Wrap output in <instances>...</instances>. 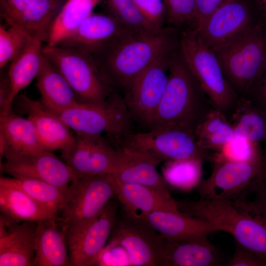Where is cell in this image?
I'll return each instance as SVG.
<instances>
[{"label": "cell", "instance_id": "obj_25", "mask_svg": "<svg viewBox=\"0 0 266 266\" xmlns=\"http://www.w3.org/2000/svg\"><path fill=\"white\" fill-rule=\"evenodd\" d=\"M115 196L128 216L142 219L155 211L179 212L177 201L165 197L150 187L115 180Z\"/></svg>", "mask_w": 266, "mask_h": 266}, {"label": "cell", "instance_id": "obj_16", "mask_svg": "<svg viewBox=\"0 0 266 266\" xmlns=\"http://www.w3.org/2000/svg\"><path fill=\"white\" fill-rule=\"evenodd\" d=\"M0 170L12 177L39 179L64 188L77 174L52 151L47 150L5 159L0 163Z\"/></svg>", "mask_w": 266, "mask_h": 266}, {"label": "cell", "instance_id": "obj_35", "mask_svg": "<svg viewBox=\"0 0 266 266\" xmlns=\"http://www.w3.org/2000/svg\"><path fill=\"white\" fill-rule=\"evenodd\" d=\"M2 19L0 26V67L2 69L16 58L33 38L23 28L9 20Z\"/></svg>", "mask_w": 266, "mask_h": 266}, {"label": "cell", "instance_id": "obj_21", "mask_svg": "<svg viewBox=\"0 0 266 266\" xmlns=\"http://www.w3.org/2000/svg\"><path fill=\"white\" fill-rule=\"evenodd\" d=\"M36 223L33 266H71L67 238V226L59 217Z\"/></svg>", "mask_w": 266, "mask_h": 266}, {"label": "cell", "instance_id": "obj_6", "mask_svg": "<svg viewBox=\"0 0 266 266\" xmlns=\"http://www.w3.org/2000/svg\"><path fill=\"white\" fill-rule=\"evenodd\" d=\"M42 53L65 78L79 102H102L115 91L102 78L89 51L72 46L45 45Z\"/></svg>", "mask_w": 266, "mask_h": 266}, {"label": "cell", "instance_id": "obj_3", "mask_svg": "<svg viewBox=\"0 0 266 266\" xmlns=\"http://www.w3.org/2000/svg\"><path fill=\"white\" fill-rule=\"evenodd\" d=\"M214 52L233 89L245 92L266 70V30L263 24H254Z\"/></svg>", "mask_w": 266, "mask_h": 266}, {"label": "cell", "instance_id": "obj_36", "mask_svg": "<svg viewBox=\"0 0 266 266\" xmlns=\"http://www.w3.org/2000/svg\"><path fill=\"white\" fill-rule=\"evenodd\" d=\"M264 156L259 144L244 136L235 135L218 152L212 155L211 162H247L259 160Z\"/></svg>", "mask_w": 266, "mask_h": 266}, {"label": "cell", "instance_id": "obj_43", "mask_svg": "<svg viewBox=\"0 0 266 266\" xmlns=\"http://www.w3.org/2000/svg\"><path fill=\"white\" fill-rule=\"evenodd\" d=\"M255 194L256 198L253 202L266 219V178Z\"/></svg>", "mask_w": 266, "mask_h": 266}, {"label": "cell", "instance_id": "obj_23", "mask_svg": "<svg viewBox=\"0 0 266 266\" xmlns=\"http://www.w3.org/2000/svg\"><path fill=\"white\" fill-rule=\"evenodd\" d=\"M208 236L192 241L164 238L159 257L162 266H213L220 263L216 248Z\"/></svg>", "mask_w": 266, "mask_h": 266}, {"label": "cell", "instance_id": "obj_18", "mask_svg": "<svg viewBox=\"0 0 266 266\" xmlns=\"http://www.w3.org/2000/svg\"><path fill=\"white\" fill-rule=\"evenodd\" d=\"M36 222L17 223L0 215V266H33Z\"/></svg>", "mask_w": 266, "mask_h": 266}, {"label": "cell", "instance_id": "obj_7", "mask_svg": "<svg viewBox=\"0 0 266 266\" xmlns=\"http://www.w3.org/2000/svg\"><path fill=\"white\" fill-rule=\"evenodd\" d=\"M56 115L75 133H105L111 140L132 132L133 120L123 96L117 91L103 102H78Z\"/></svg>", "mask_w": 266, "mask_h": 266}, {"label": "cell", "instance_id": "obj_27", "mask_svg": "<svg viewBox=\"0 0 266 266\" xmlns=\"http://www.w3.org/2000/svg\"><path fill=\"white\" fill-rule=\"evenodd\" d=\"M0 215L17 223L38 222L56 216L18 188L0 183Z\"/></svg>", "mask_w": 266, "mask_h": 266}, {"label": "cell", "instance_id": "obj_14", "mask_svg": "<svg viewBox=\"0 0 266 266\" xmlns=\"http://www.w3.org/2000/svg\"><path fill=\"white\" fill-rule=\"evenodd\" d=\"M110 240L126 251L131 266H159L164 237L144 220L126 214L115 222Z\"/></svg>", "mask_w": 266, "mask_h": 266}, {"label": "cell", "instance_id": "obj_4", "mask_svg": "<svg viewBox=\"0 0 266 266\" xmlns=\"http://www.w3.org/2000/svg\"><path fill=\"white\" fill-rule=\"evenodd\" d=\"M111 142L116 148L146 154L160 162L190 158L211 161L212 158L198 147L192 125L186 122L167 124L144 133L131 132Z\"/></svg>", "mask_w": 266, "mask_h": 266}, {"label": "cell", "instance_id": "obj_41", "mask_svg": "<svg viewBox=\"0 0 266 266\" xmlns=\"http://www.w3.org/2000/svg\"><path fill=\"white\" fill-rule=\"evenodd\" d=\"M228 0H196L195 13L191 27L196 29L203 21Z\"/></svg>", "mask_w": 266, "mask_h": 266}, {"label": "cell", "instance_id": "obj_32", "mask_svg": "<svg viewBox=\"0 0 266 266\" xmlns=\"http://www.w3.org/2000/svg\"><path fill=\"white\" fill-rule=\"evenodd\" d=\"M231 123L235 135L260 144L266 141V111L246 99L238 100Z\"/></svg>", "mask_w": 266, "mask_h": 266}, {"label": "cell", "instance_id": "obj_17", "mask_svg": "<svg viewBox=\"0 0 266 266\" xmlns=\"http://www.w3.org/2000/svg\"><path fill=\"white\" fill-rule=\"evenodd\" d=\"M13 103L33 122L45 150L62 151L73 141L74 134L69 127L58 115L48 110L40 100L19 94Z\"/></svg>", "mask_w": 266, "mask_h": 266}, {"label": "cell", "instance_id": "obj_34", "mask_svg": "<svg viewBox=\"0 0 266 266\" xmlns=\"http://www.w3.org/2000/svg\"><path fill=\"white\" fill-rule=\"evenodd\" d=\"M106 12L129 32L148 34L160 29L154 27L144 17L133 0H104Z\"/></svg>", "mask_w": 266, "mask_h": 266}, {"label": "cell", "instance_id": "obj_42", "mask_svg": "<svg viewBox=\"0 0 266 266\" xmlns=\"http://www.w3.org/2000/svg\"><path fill=\"white\" fill-rule=\"evenodd\" d=\"M11 93V88L7 74H1L0 85V116L9 110L8 103Z\"/></svg>", "mask_w": 266, "mask_h": 266}, {"label": "cell", "instance_id": "obj_44", "mask_svg": "<svg viewBox=\"0 0 266 266\" xmlns=\"http://www.w3.org/2000/svg\"><path fill=\"white\" fill-rule=\"evenodd\" d=\"M261 78L259 95L262 104L261 108L266 111V70Z\"/></svg>", "mask_w": 266, "mask_h": 266}, {"label": "cell", "instance_id": "obj_26", "mask_svg": "<svg viewBox=\"0 0 266 266\" xmlns=\"http://www.w3.org/2000/svg\"><path fill=\"white\" fill-rule=\"evenodd\" d=\"M36 78L40 100L53 113L57 114L79 102L68 82L44 55Z\"/></svg>", "mask_w": 266, "mask_h": 266}, {"label": "cell", "instance_id": "obj_1", "mask_svg": "<svg viewBox=\"0 0 266 266\" xmlns=\"http://www.w3.org/2000/svg\"><path fill=\"white\" fill-rule=\"evenodd\" d=\"M179 35L178 29L171 26L148 34L130 33L90 53L106 84L123 91L157 59L178 50Z\"/></svg>", "mask_w": 266, "mask_h": 266}, {"label": "cell", "instance_id": "obj_39", "mask_svg": "<svg viewBox=\"0 0 266 266\" xmlns=\"http://www.w3.org/2000/svg\"><path fill=\"white\" fill-rule=\"evenodd\" d=\"M94 266H131L128 254L118 243L110 240L98 256Z\"/></svg>", "mask_w": 266, "mask_h": 266}, {"label": "cell", "instance_id": "obj_9", "mask_svg": "<svg viewBox=\"0 0 266 266\" xmlns=\"http://www.w3.org/2000/svg\"><path fill=\"white\" fill-rule=\"evenodd\" d=\"M197 86L178 49L171 56L167 83L148 130L170 123L192 124L197 107Z\"/></svg>", "mask_w": 266, "mask_h": 266}, {"label": "cell", "instance_id": "obj_22", "mask_svg": "<svg viewBox=\"0 0 266 266\" xmlns=\"http://www.w3.org/2000/svg\"><path fill=\"white\" fill-rule=\"evenodd\" d=\"M142 220L164 237L178 241H192L216 231H222L217 225L180 211H155Z\"/></svg>", "mask_w": 266, "mask_h": 266}, {"label": "cell", "instance_id": "obj_12", "mask_svg": "<svg viewBox=\"0 0 266 266\" xmlns=\"http://www.w3.org/2000/svg\"><path fill=\"white\" fill-rule=\"evenodd\" d=\"M117 203L111 200L90 221L68 227L71 266H93L116 221Z\"/></svg>", "mask_w": 266, "mask_h": 266}, {"label": "cell", "instance_id": "obj_45", "mask_svg": "<svg viewBox=\"0 0 266 266\" xmlns=\"http://www.w3.org/2000/svg\"><path fill=\"white\" fill-rule=\"evenodd\" d=\"M261 13L266 19V0H255Z\"/></svg>", "mask_w": 266, "mask_h": 266}, {"label": "cell", "instance_id": "obj_38", "mask_svg": "<svg viewBox=\"0 0 266 266\" xmlns=\"http://www.w3.org/2000/svg\"><path fill=\"white\" fill-rule=\"evenodd\" d=\"M147 21L155 28L164 27L166 8L164 0H133Z\"/></svg>", "mask_w": 266, "mask_h": 266}, {"label": "cell", "instance_id": "obj_5", "mask_svg": "<svg viewBox=\"0 0 266 266\" xmlns=\"http://www.w3.org/2000/svg\"><path fill=\"white\" fill-rule=\"evenodd\" d=\"M179 52L201 90L222 112L236 101V92L226 78L213 51L203 42L196 31L186 28L180 33Z\"/></svg>", "mask_w": 266, "mask_h": 266}, {"label": "cell", "instance_id": "obj_8", "mask_svg": "<svg viewBox=\"0 0 266 266\" xmlns=\"http://www.w3.org/2000/svg\"><path fill=\"white\" fill-rule=\"evenodd\" d=\"M212 172L197 188L200 199L246 200L266 178V158L247 162L214 161Z\"/></svg>", "mask_w": 266, "mask_h": 266}, {"label": "cell", "instance_id": "obj_31", "mask_svg": "<svg viewBox=\"0 0 266 266\" xmlns=\"http://www.w3.org/2000/svg\"><path fill=\"white\" fill-rule=\"evenodd\" d=\"M198 147L205 151L218 152L235 135L233 127L218 109L210 111L194 129Z\"/></svg>", "mask_w": 266, "mask_h": 266}, {"label": "cell", "instance_id": "obj_15", "mask_svg": "<svg viewBox=\"0 0 266 266\" xmlns=\"http://www.w3.org/2000/svg\"><path fill=\"white\" fill-rule=\"evenodd\" d=\"M254 24L250 10L244 0H228L195 30L204 44L214 51Z\"/></svg>", "mask_w": 266, "mask_h": 266}, {"label": "cell", "instance_id": "obj_24", "mask_svg": "<svg viewBox=\"0 0 266 266\" xmlns=\"http://www.w3.org/2000/svg\"><path fill=\"white\" fill-rule=\"evenodd\" d=\"M130 33H132L109 14L93 12L69 37L57 45L78 47L92 53Z\"/></svg>", "mask_w": 266, "mask_h": 266}, {"label": "cell", "instance_id": "obj_29", "mask_svg": "<svg viewBox=\"0 0 266 266\" xmlns=\"http://www.w3.org/2000/svg\"><path fill=\"white\" fill-rule=\"evenodd\" d=\"M104 0H67L62 6L51 27L46 45H58L69 37Z\"/></svg>", "mask_w": 266, "mask_h": 266}, {"label": "cell", "instance_id": "obj_13", "mask_svg": "<svg viewBox=\"0 0 266 266\" xmlns=\"http://www.w3.org/2000/svg\"><path fill=\"white\" fill-rule=\"evenodd\" d=\"M61 152L64 162L83 176L112 174L121 159L120 151L101 134L75 133L73 141Z\"/></svg>", "mask_w": 266, "mask_h": 266}, {"label": "cell", "instance_id": "obj_19", "mask_svg": "<svg viewBox=\"0 0 266 266\" xmlns=\"http://www.w3.org/2000/svg\"><path fill=\"white\" fill-rule=\"evenodd\" d=\"M45 150L33 122L13 108L0 116V156L5 159Z\"/></svg>", "mask_w": 266, "mask_h": 266}, {"label": "cell", "instance_id": "obj_20", "mask_svg": "<svg viewBox=\"0 0 266 266\" xmlns=\"http://www.w3.org/2000/svg\"><path fill=\"white\" fill-rule=\"evenodd\" d=\"M116 148L121 153L119 164L112 174L116 181L144 185L166 198H172L169 185L157 170L161 162L146 154L125 148Z\"/></svg>", "mask_w": 266, "mask_h": 266}, {"label": "cell", "instance_id": "obj_28", "mask_svg": "<svg viewBox=\"0 0 266 266\" xmlns=\"http://www.w3.org/2000/svg\"><path fill=\"white\" fill-rule=\"evenodd\" d=\"M42 42L40 39L33 38L26 48L10 62L7 72L11 88L9 110L12 107L15 97L36 78L39 72L43 56Z\"/></svg>", "mask_w": 266, "mask_h": 266}, {"label": "cell", "instance_id": "obj_40", "mask_svg": "<svg viewBox=\"0 0 266 266\" xmlns=\"http://www.w3.org/2000/svg\"><path fill=\"white\" fill-rule=\"evenodd\" d=\"M228 266H266V258L236 243Z\"/></svg>", "mask_w": 266, "mask_h": 266}, {"label": "cell", "instance_id": "obj_10", "mask_svg": "<svg viewBox=\"0 0 266 266\" xmlns=\"http://www.w3.org/2000/svg\"><path fill=\"white\" fill-rule=\"evenodd\" d=\"M176 51L157 59L123 91V97L133 121L148 129L167 83L171 56Z\"/></svg>", "mask_w": 266, "mask_h": 266}, {"label": "cell", "instance_id": "obj_33", "mask_svg": "<svg viewBox=\"0 0 266 266\" xmlns=\"http://www.w3.org/2000/svg\"><path fill=\"white\" fill-rule=\"evenodd\" d=\"M203 161L190 158L166 161L162 168L163 176L168 185L190 192L198 188L203 180Z\"/></svg>", "mask_w": 266, "mask_h": 266}, {"label": "cell", "instance_id": "obj_2", "mask_svg": "<svg viewBox=\"0 0 266 266\" xmlns=\"http://www.w3.org/2000/svg\"><path fill=\"white\" fill-rule=\"evenodd\" d=\"M178 203L181 212L220 227L236 243L266 258V219L253 201L200 199Z\"/></svg>", "mask_w": 266, "mask_h": 266}, {"label": "cell", "instance_id": "obj_37", "mask_svg": "<svg viewBox=\"0 0 266 266\" xmlns=\"http://www.w3.org/2000/svg\"><path fill=\"white\" fill-rule=\"evenodd\" d=\"M166 8V23L177 28L191 27L195 13L196 0H164Z\"/></svg>", "mask_w": 266, "mask_h": 266}, {"label": "cell", "instance_id": "obj_30", "mask_svg": "<svg viewBox=\"0 0 266 266\" xmlns=\"http://www.w3.org/2000/svg\"><path fill=\"white\" fill-rule=\"evenodd\" d=\"M0 183L19 188L56 216L59 217L65 205L68 187L61 188L36 179L2 176L0 178Z\"/></svg>", "mask_w": 266, "mask_h": 266}, {"label": "cell", "instance_id": "obj_11", "mask_svg": "<svg viewBox=\"0 0 266 266\" xmlns=\"http://www.w3.org/2000/svg\"><path fill=\"white\" fill-rule=\"evenodd\" d=\"M115 196L112 174H76L67 188L60 220L67 227L88 222L95 217Z\"/></svg>", "mask_w": 266, "mask_h": 266}]
</instances>
